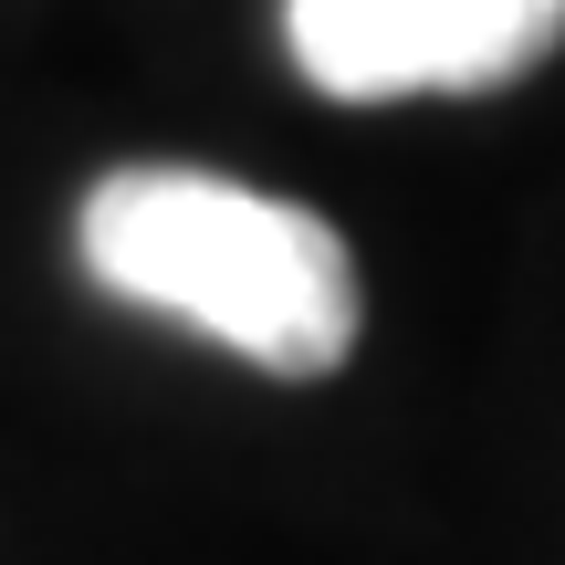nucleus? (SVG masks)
Listing matches in <instances>:
<instances>
[{
    "label": "nucleus",
    "mask_w": 565,
    "mask_h": 565,
    "mask_svg": "<svg viewBox=\"0 0 565 565\" xmlns=\"http://www.w3.org/2000/svg\"><path fill=\"white\" fill-rule=\"evenodd\" d=\"M74 263L116 303L168 315L294 387L335 377L366 324L345 231L303 200L221 179V168H168V158L105 168L74 210Z\"/></svg>",
    "instance_id": "obj_1"
},
{
    "label": "nucleus",
    "mask_w": 565,
    "mask_h": 565,
    "mask_svg": "<svg viewBox=\"0 0 565 565\" xmlns=\"http://www.w3.org/2000/svg\"><path fill=\"white\" fill-rule=\"evenodd\" d=\"M282 42L324 105L503 95L565 42V0H282Z\"/></svg>",
    "instance_id": "obj_2"
}]
</instances>
